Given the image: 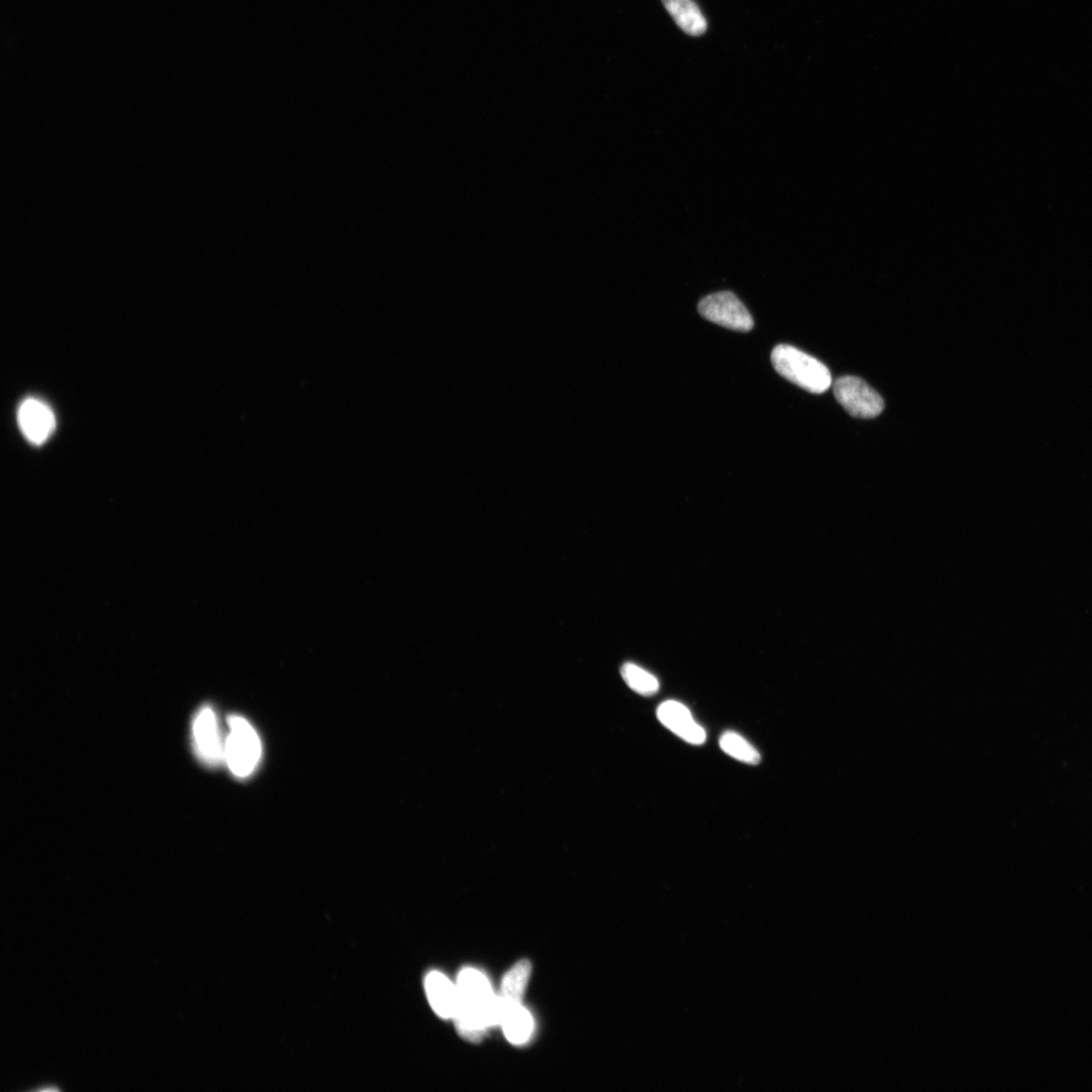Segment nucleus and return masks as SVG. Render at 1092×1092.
Segmentation results:
<instances>
[{"label":"nucleus","mask_w":1092,"mask_h":1092,"mask_svg":"<svg viewBox=\"0 0 1092 1092\" xmlns=\"http://www.w3.org/2000/svg\"><path fill=\"white\" fill-rule=\"evenodd\" d=\"M18 421L24 438L36 446L46 442L56 428L52 410L35 398L25 399L21 404Z\"/></svg>","instance_id":"7"},{"label":"nucleus","mask_w":1092,"mask_h":1092,"mask_svg":"<svg viewBox=\"0 0 1092 1092\" xmlns=\"http://www.w3.org/2000/svg\"><path fill=\"white\" fill-rule=\"evenodd\" d=\"M665 10L679 27L690 36H701L707 23L701 8L692 0H662Z\"/></svg>","instance_id":"11"},{"label":"nucleus","mask_w":1092,"mask_h":1092,"mask_svg":"<svg viewBox=\"0 0 1092 1092\" xmlns=\"http://www.w3.org/2000/svg\"><path fill=\"white\" fill-rule=\"evenodd\" d=\"M720 744L724 753L739 762L748 765H758L761 762L760 753L737 732L723 733Z\"/></svg>","instance_id":"13"},{"label":"nucleus","mask_w":1092,"mask_h":1092,"mask_svg":"<svg viewBox=\"0 0 1092 1092\" xmlns=\"http://www.w3.org/2000/svg\"><path fill=\"white\" fill-rule=\"evenodd\" d=\"M621 676L627 686L637 694L652 696L659 692L658 679L635 664L627 663L622 665Z\"/></svg>","instance_id":"14"},{"label":"nucleus","mask_w":1092,"mask_h":1092,"mask_svg":"<svg viewBox=\"0 0 1092 1092\" xmlns=\"http://www.w3.org/2000/svg\"><path fill=\"white\" fill-rule=\"evenodd\" d=\"M228 723L225 761L236 777H249L258 767L262 755L259 733L242 716L231 715Z\"/></svg>","instance_id":"3"},{"label":"nucleus","mask_w":1092,"mask_h":1092,"mask_svg":"<svg viewBox=\"0 0 1092 1092\" xmlns=\"http://www.w3.org/2000/svg\"><path fill=\"white\" fill-rule=\"evenodd\" d=\"M193 739L196 756L209 767H217L225 760V742L221 739L217 714L206 705L196 713L193 723Z\"/></svg>","instance_id":"6"},{"label":"nucleus","mask_w":1092,"mask_h":1092,"mask_svg":"<svg viewBox=\"0 0 1092 1092\" xmlns=\"http://www.w3.org/2000/svg\"><path fill=\"white\" fill-rule=\"evenodd\" d=\"M698 312L704 319L730 330L748 332L754 328L752 315L731 292L705 297L698 305Z\"/></svg>","instance_id":"5"},{"label":"nucleus","mask_w":1092,"mask_h":1092,"mask_svg":"<svg viewBox=\"0 0 1092 1092\" xmlns=\"http://www.w3.org/2000/svg\"><path fill=\"white\" fill-rule=\"evenodd\" d=\"M771 361L776 372L783 378L813 394H823L832 386V374L826 366L799 349L790 345L774 348Z\"/></svg>","instance_id":"2"},{"label":"nucleus","mask_w":1092,"mask_h":1092,"mask_svg":"<svg viewBox=\"0 0 1092 1092\" xmlns=\"http://www.w3.org/2000/svg\"><path fill=\"white\" fill-rule=\"evenodd\" d=\"M457 1003L454 1018L460 1037L480 1042L487 1031L500 1026L501 1005L489 979L481 971L466 968L457 980Z\"/></svg>","instance_id":"1"},{"label":"nucleus","mask_w":1092,"mask_h":1092,"mask_svg":"<svg viewBox=\"0 0 1092 1092\" xmlns=\"http://www.w3.org/2000/svg\"><path fill=\"white\" fill-rule=\"evenodd\" d=\"M425 991L435 1013L441 1019L454 1020L457 1012V985L438 971L430 972L425 978Z\"/></svg>","instance_id":"9"},{"label":"nucleus","mask_w":1092,"mask_h":1092,"mask_svg":"<svg viewBox=\"0 0 1092 1092\" xmlns=\"http://www.w3.org/2000/svg\"><path fill=\"white\" fill-rule=\"evenodd\" d=\"M532 974V964L522 960L516 964L503 979L500 1001L503 1004H522L523 996L529 978Z\"/></svg>","instance_id":"12"},{"label":"nucleus","mask_w":1092,"mask_h":1092,"mask_svg":"<svg viewBox=\"0 0 1092 1092\" xmlns=\"http://www.w3.org/2000/svg\"><path fill=\"white\" fill-rule=\"evenodd\" d=\"M500 1000V997H499ZM501 1005L500 1026L512 1045L522 1046L528 1042L534 1031V1021L522 1004Z\"/></svg>","instance_id":"10"},{"label":"nucleus","mask_w":1092,"mask_h":1092,"mask_svg":"<svg viewBox=\"0 0 1092 1092\" xmlns=\"http://www.w3.org/2000/svg\"><path fill=\"white\" fill-rule=\"evenodd\" d=\"M833 394L852 417L872 419L883 412L884 400L878 392L857 377L839 378L833 382Z\"/></svg>","instance_id":"4"},{"label":"nucleus","mask_w":1092,"mask_h":1092,"mask_svg":"<svg viewBox=\"0 0 1092 1092\" xmlns=\"http://www.w3.org/2000/svg\"><path fill=\"white\" fill-rule=\"evenodd\" d=\"M658 719L665 728L679 738L692 745H702L706 740L705 730L693 719L688 708L678 701H669L658 708Z\"/></svg>","instance_id":"8"}]
</instances>
